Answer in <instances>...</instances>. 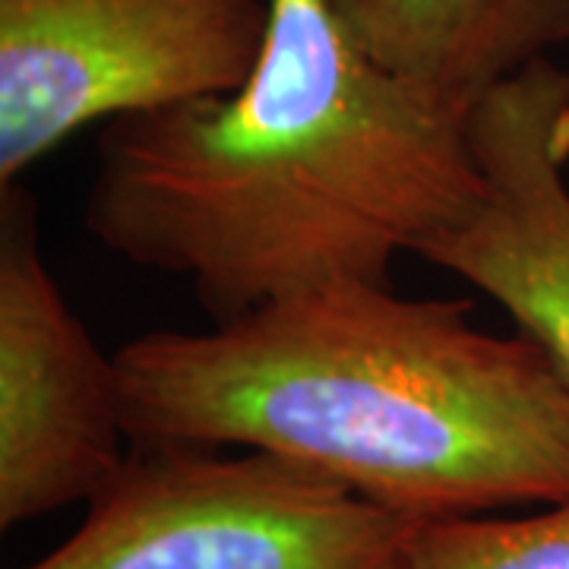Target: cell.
Instances as JSON below:
<instances>
[{
    "label": "cell",
    "instance_id": "ba28073f",
    "mask_svg": "<svg viewBox=\"0 0 569 569\" xmlns=\"http://www.w3.org/2000/svg\"><path fill=\"white\" fill-rule=\"evenodd\" d=\"M415 569H569V500L529 516H459L425 522Z\"/></svg>",
    "mask_w": 569,
    "mask_h": 569
},
{
    "label": "cell",
    "instance_id": "277c9868",
    "mask_svg": "<svg viewBox=\"0 0 569 569\" xmlns=\"http://www.w3.org/2000/svg\"><path fill=\"white\" fill-rule=\"evenodd\" d=\"M276 0H0V187L86 123L231 96Z\"/></svg>",
    "mask_w": 569,
    "mask_h": 569
},
{
    "label": "cell",
    "instance_id": "5b68a950",
    "mask_svg": "<svg viewBox=\"0 0 569 569\" xmlns=\"http://www.w3.org/2000/svg\"><path fill=\"white\" fill-rule=\"evenodd\" d=\"M130 452L118 365L41 257L39 206L0 187V529L89 503Z\"/></svg>",
    "mask_w": 569,
    "mask_h": 569
},
{
    "label": "cell",
    "instance_id": "8992f818",
    "mask_svg": "<svg viewBox=\"0 0 569 569\" xmlns=\"http://www.w3.org/2000/svg\"><path fill=\"white\" fill-rule=\"evenodd\" d=\"M466 130L485 197L415 257L503 307L569 387V73L529 63L471 108Z\"/></svg>",
    "mask_w": 569,
    "mask_h": 569
},
{
    "label": "cell",
    "instance_id": "7a4b0ae2",
    "mask_svg": "<svg viewBox=\"0 0 569 569\" xmlns=\"http://www.w3.org/2000/svg\"><path fill=\"white\" fill-rule=\"evenodd\" d=\"M468 301L329 284L114 351L130 447L266 449L433 522L569 500V387Z\"/></svg>",
    "mask_w": 569,
    "mask_h": 569
},
{
    "label": "cell",
    "instance_id": "6da1fadb",
    "mask_svg": "<svg viewBox=\"0 0 569 569\" xmlns=\"http://www.w3.org/2000/svg\"><path fill=\"white\" fill-rule=\"evenodd\" d=\"M481 197L462 118L370 61L326 0H276L238 92L104 123L82 224L228 323L313 288L389 284Z\"/></svg>",
    "mask_w": 569,
    "mask_h": 569
},
{
    "label": "cell",
    "instance_id": "3957f363",
    "mask_svg": "<svg viewBox=\"0 0 569 569\" xmlns=\"http://www.w3.org/2000/svg\"><path fill=\"white\" fill-rule=\"evenodd\" d=\"M86 519L22 569H415L421 519L266 449L130 447Z\"/></svg>",
    "mask_w": 569,
    "mask_h": 569
},
{
    "label": "cell",
    "instance_id": "52a82bcc",
    "mask_svg": "<svg viewBox=\"0 0 569 569\" xmlns=\"http://www.w3.org/2000/svg\"><path fill=\"white\" fill-rule=\"evenodd\" d=\"M377 67L466 121L497 82L569 41V0H326Z\"/></svg>",
    "mask_w": 569,
    "mask_h": 569
}]
</instances>
